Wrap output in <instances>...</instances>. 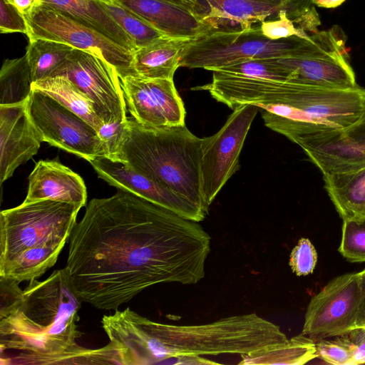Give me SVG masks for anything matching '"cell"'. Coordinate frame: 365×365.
<instances>
[{"instance_id":"cell-1","label":"cell","mask_w":365,"mask_h":365,"mask_svg":"<svg viewBox=\"0 0 365 365\" xmlns=\"http://www.w3.org/2000/svg\"><path fill=\"white\" fill-rule=\"evenodd\" d=\"M210 242L199 222L118 190L88 203L69 237L65 269L82 302L115 310L153 285L198 283Z\"/></svg>"},{"instance_id":"cell-2","label":"cell","mask_w":365,"mask_h":365,"mask_svg":"<svg viewBox=\"0 0 365 365\" xmlns=\"http://www.w3.org/2000/svg\"><path fill=\"white\" fill-rule=\"evenodd\" d=\"M205 89L233 110L259 106L265 125L297 144L344 129L365 110V88L360 86L339 90L214 72Z\"/></svg>"},{"instance_id":"cell-3","label":"cell","mask_w":365,"mask_h":365,"mask_svg":"<svg viewBox=\"0 0 365 365\" xmlns=\"http://www.w3.org/2000/svg\"><path fill=\"white\" fill-rule=\"evenodd\" d=\"M81 302L65 267L30 281L21 303L0 319L1 352H17L1 364H91L93 349L78 344Z\"/></svg>"},{"instance_id":"cell-4","label":"cell","mask_w":365,"mask_h":365,"mask_svg":"<svg viewBox=\"0 0 365 365\" xmlns=\"http://www.w3.org/2000/svg\"><path fill=\"white\" fill-rule=\"evenodd\" d=\"M123 339L138 365L162 364L178 356L250 354L288 339L278 325L255 313L192 325L156 322L135 313Z\"/></svg>"},{"instance_id":"cell-5","label":"cell","mask_w":365,"mask_h":365,"mask_svg":"<svg viewBox=\"0 0 365 365\" xmlns=\"http://www.w3.org/2000/svg\"><path fill=\"white\" fill-rule=\"evenodd\" d=\"M202 138L186 125L150 128L128 118L112 160L144 175L208 214L201 189Z\"/></svg>"},{"instance_id":"cell-6","label":"cell","mask_w":365,"mask_h":365,"mask_svg":"<svg viewBox=\"0 0 365 365\" xmlns=\"http://www.w3.org/2000/svg\"><path fill=\"white\" fill-rule=\"evenodd\" d=\"M309 38L270 39L262 34L260 25L245 31L206 33L190 39L180 67L212 71L242 60L292 58L305 51Z\"/></svg>"},{"instance_id":"cell-7","label":"cell","mask_w":365,"mask_h":365,"mask_svg":"<svg viewBox=\"0 0 365 365\" xmlns=\"http://www.w3.org/2000/svg\"><path fill=\"white\" fill-rule=\"evenodd\" d=\"M81 207L43 200L22 202L0 213V264L36 246L66 244Z\"/></svg>"},{"instance_id":"cell-8","label":"cell","mask_w":365,"mask_h":365,"mask_svg":"<svg viewBox=\"0 0 365 365\" xmlns=\"http://www.w3.org/2000/svg\"><path fill=\"white\" fill-rule=\"evenodd\" d=\"M346 36L334 25L310 35L304 52L292 58H278L290 72L288 81L339 90L359 87L349 61Z\"/></svg>"},{"instance_id":"cell-9","label":"cell","mask_w":365,"mask_h":365,"mask_svg":"<svg viewBox=\"0 0 365 365\" xmlns=\"http://www.w3.org/2000/svg\"><path fill=\"white\" fill-rule=\"evenodd\" d=\"M24 16L29 41L43 38L63 43L104 59L119 77L130 74L133 53L96 30L43 4H35Z\"/></svg>"},{"instance_id":"cell-10","label":"cell","mask_w":365,"mask_h":365,"mask_svg":"<svg viewBox=\"0 0 365 365\" xmlns=\"http://www.w3.org/2000/svg\"><path fill=\"white\" fill-rule=\"evenodd\" d=\"M26 106L43 142L87 161L106 157L105 145L98 131L55 98L32 89Z\"/></svg>"},{"instance_id":"cell-11","label":"cell","mask_w":365,"mask_h":365,"mask_svg":"<svg viewBox=\"0 0 365 365\" xmlns=\"http://www.w3.org/2000/svg\"><path fill=\"white\" fill-rule=\"evenodd\" d=\"M260 107L245 104L234 109L223 126L202 138L200 158L201 189L210 206L227 180L239 169L244 142Z\"/></svg>"},{"instance_id":"cell-12","label":"cell","mask_w":365,"mask_h":365,"mask_svg":"<svg viewBox=\"0 0 365 365\" xmlns=\"http://www.w3.org/2000/svg\"><path fill=\"white\" fill-rule=\"evenodd\" d=\"M53 76L67 78L86 95L104 124L128 120L119 75L112 65L101 57L73 48L50 77Z\"/></svg>"},{"instance_id":"cell-13","label":"cell","mask_w":365,"mask_h":365,"mask_svg":"<svg viewBox=\"0 0 365 365\" xmlns=\"http://www.w3.org/2000/svg\"><path fill=\"white\" fill-rule=\"evenodd\" d=\"M360 297L359 272L333 279L311 299L302 334L317 342L349 332L355 328Z\"/></svg>"},{"instance_id":"cell-14","label":"cell","mask_w":365,"mask_h":365,"mask_svg":"<svg viewBox=\"0 0 365 365\" xmlns=\"http://www.w3.org/2000/svg\"><path fill=\"white\" fill-rule=\"evenodd\" d=\"M119 78L127 109L137 123L159 128L185 125V106L173 79Z\"/></svg>"},{"instance_id":"cell-15","label":"cell","mask_w":365,"mask_h":365,"mask_svg":"<svg viewBox=\"0 0 365 365\" xmlns=\"http://www.w3.org/2000/svg\"><path fill=\"white\" fill-rule=\"evenodd\" d=\"M213 31H245L287 12L298 26L317 10L311 0H206Z\"/></svg>"},{"instance_id":"cell-16","label":"cell","mask_w":365,"mask_h":365,"mask_svg":"<svg viewBox=\"0 0 365 365\" xmlns=\"http://www.w3.org/2000/svg\"><path fill=\"white\" fill-rule=\"evenodd\" d=\"M297 145L323 175L365 168V110L344 129L304 140Z\"/></svg>"},{"instance_id":"cell-17","label":"cell","mask_w":365,"mask_h":365,"mask_svg":"<svg viewBox=\"0 0 365 365\" xmlns=\"http://www.w3.org/2000/svg\"><path fill=\"white\" fill-rule=\"evenodd\" d=\"M98 178L108 185L136 194L158 204L180 216L197 222L207 214L187 200L161 186L123 163L106 157L88 161Z\"/></svg>"},{"instance_id":"cell-18","label":"cell","mask_w":365,"mask_h":365,"mask_svg":"<svg viewBox=\"0 0 365 365\" xmlns=\"http://www.w3.org/2000/svg\"><path fill=\"white\" fill-rule=\"evenodd\" d=\"M42 142L29 118L26 103L0 105L1 184L38 153Z\"/></svg>"},{"instance_id":"cell-19","label":"cell","mask_w":365,"mask_h":365,"mask_svg":"<svg viewBox=\"0 0 365 365\" xmlns=\"http://www.w3.org/2000/svg\"><path fill=\"white\" fill-rule=\"evenodd\" d=\"M52 200L86 205L87 189L83 178L58 159L38 161L29 176L24 202Z\"/></svg>"},{"instance_id":"cell-20","label":"cell","mask_w":365,"mask_h":365,"mask_svg":"<svg viewBox=\"0 0 365 365\" xmlns=\"http://www.w3.org/2000/svg\"><path fill=\"white\" fill-rule=\"evenodd\" d=\"M148 21L163 35L194 38L210 29L186 8L164 0H112Z\"/></svg>"},{"instance_id":"cell-21","label":"cell","mask_w":365,"mask_h":365,"mask_svg":"<svg viewBox=\"0 0 365 365\" xmlns=\"http://www.w3.org/2000/svg\"><path fill=\"white\" fill-rule=\"evenodd\" d=\"M191 38L160 36L133 53L130 75L145 79H173Z\"/></svg>"},{"instance_id":"cell-22","label":"cell","mask_w":365,"mask_h":365,"mask_svg":"<svg viewBox=\"0 0 365 365\" xmlns=\"http://www.w3.org/2000/svg\"><path fill=\"white\" fill-rule=\"evenodd\" d=\"M36 3L58 9L78 22L101 33L132 53L136 50L130 37L98 0H36Z\"/></svg>"},{"instance_id":"cell-23","label":"cell","mask_w":365,"mask_h":365,"mask_svg":"<svg viewBox=\"0 0 365 365\" xmlns=\"http://www.w3.org/2000/svg\"><path fill=\"white\" fill-rule=\"evenodd\" d=\"M323 178L324 187L342 220L365 217V168L325 174Z\"/></svg>"},{"instance_id":"cell-24","label":"cell","mask_w":365,"mask_h":365,"mask_svg":"<svg viewBox=\"0 0 365 365\" xmlns=\"http://www.w3.org/2000/svg\"><path fill=\"white\" fill-rule=\"evenodd\" d=\"M64 246L56 244L29 248L0 264V277L19 283L36 279L56 264Z\"/></svg>"},{"instance_id":"cell-25","label":"cell","mask_w":365,"mask_h":365,"mask_svg":"<svg viewBox=\"0 0 365 365\" xmlns=\"http://www.w3.org/2000/svg\"><path fill=\"white\" fill-rule=\"evenodd\" d=\"M239 364L302 365L318 357L316 342L302 334L250 354L240 355Z\"/></svg>"},{"instance_id":"cell-26","label":"cell","mask_w":365,"mask_h":365,"mask_svg":"<svg viewBox=\"0 0 365 365\" xmlns=\"http://www.w3.org/2000/svg\"><path fill=\"white\" fill-rule=\"evenodd\" d=\"M32 89L48 94L86 120L97 131L104 124L94 110V106L69 79L63 76L48 77L32 83Z\"/></svg>"},{"instance_id":"cell-27","label":"cell","mask_w":365,"mask_h":365,"mask_svg":"<svg viewBox=\"0 0 365 365\" xmlns=\"http://www.w3.org/2000/svg\"><path fill=\"white\" fill-rule=\"evenodd\" d=\"M32 83L26 55L5 60L0 71V105L26 103L32 92Z\"/></svg>"},{"instance_id":"cell-28","label":"cell","mask_w":365,"mask_h":365,"mask_svg":"<svg viewBox=\"0 0 365 365\" xmlns=\"http://www.w3.org/2000/svg\"><path fill=\"white\" fill-rule=\"evenodd\" d=\"M74 48L58 41L36 38L26 48L33 83L45 79L66 61Z\"/></svg>"},{"instance_id":"cell-29","label":"cell","mask_w":365,"mask_h":365,"mask_svg":"<svg viewBox=\"0 0 365 365\" xmlns=\"http://www.w3.org/2000/svg\"><path fill=\"white\" fill-rule=\"evenodd\" d=\"M212 71L247 78L279 81H288L291 79L289 71L279 61L278 58L242 60Z\"/></svg>"},{"instance_id":"cell-30","label":"cell","mask_w":365,"mask_h":365,"mask_svg":"<svg viewBox=\"0 0 365 365\" xmlns=\"http://www.w3.org/2000/svg\"><path fill=\"white\" fill-rule=\"evenodd\" d=\"M98 1L130 37L136 49L165 36L148 21L112 0Z\"/></svg>"},{"instance_id":"cell-31","label":"cell","mask_w":365,"mask_h":365,"mask_svg":"<svg viewBox=\"0 0 365 365\" xmlns=\"http://www.w3.org/2000/svg\"><path fill=\"white\" fill-rule=\"evenodd\" d=\"M339 252L349 262H365V217L343 220Z\"/></svg>"},{"instance_id":"cell-32","label":"cell","mask_w":365,"mask_h":365,"mask_svg":"<svg viewBox=\"0 0 365 365\" xmlns=\"http://www.w3.org/2000/svg\"><path fill=\"white\" fill-rule=\"evenodd\" d=\"M318 357L334 365H354V348L344 334L334 339H321L316 342Z\"/></svg>"},{"instance_id":"cell-33","label":"cell","mask_w":365,"mask_h":365,"mask_svg":"<svg viewBox=\"0 0 365 365\" xmlns=\"http://www.w3.org/2000/svg\"><path fill=\"white\" fill-rule=\"evenodd\" d=\"M317 262V253L308 238L302 237L292 250L289 265L297 276L312 274Z\"/></svg>"},{"instance_id":"cell-34","label":"cell","mask_w":365,"mask_h":365,"mask_svg":"<svg viewBox=\"0 0 365 365\" xmlns=\"http://www.w3.org/2000/svg\"><path fill=\"white\" fill-rule=\"evenodd\" d=\"M262 34L273 40L286 38L291 36L308 38L310 35L297 27L289 14L282 12L276 19L267 20L260 24Z\"/></svg>"},{"instance_id":"cell-35","label":"cell","mask_w":365,"mask_h":365,"mask_svg":"<svg viewBox=\"0 0 365 365\" xmlns=\"http://www.w3.org/2000/svg\"><path fill=\"white\" fill-rule=\"evenodd\" d=\"M28 25L24 14L8 0H0V32H19L27 36Z\"/></svg>"},{"instance_id":"cell-36","label":"cell","mask_w":365,"mask_h":365,"mask_svg":"<svg viewBox=\"0 0 365 365\" xmlns=\"http://www.w3.org/2000/svg\"><path fill=\"white\" fill-rule=\"evenodd\" d=\"M19 282L0 277V319L8 316L21 303L24 298V290Z\"/></svg>"},{"instance_id":"cell-37","label":"cell","mask_w":365,"mask_h":365,"mask_svg":"<svg viewBox=\"0 0 365 365\" xmlns=\"http://www.w3.org/2000/svg\"><path fill=\"white\" fill-rule=\"evenodd\" d=\"M126 121L112 124H103L98 131V135L105 145L106 152V158L110 160L114 158L123 136Z\"/></svg>"},{"instance_id":"cell-38","label":"cell","mask_w":365,"mask_h":365,"mask_svg":"<svg viewBox=\"0 0 365 365\" xmlns=\"http://www.w3.org/2000/svg\"><path fill=\"white\" fill-rule=\"evenodd\" d=\"M183 6L201 20L210 30L212 29L210 21V9L206 0H164Z\"/></svg>"},{"instance_id":"cell-39","label":"cell","mask_w":365,"mask_h":365,"mask_svg":"<svg viewBox=\"0 0 365 365\" xmlns=\"http://www.w3.org/2000/svg\"><path fill=\"white\" fill-rule=\"evenodd\" d=\"M344 335L354 348V365L365 364V328H354Z\"/></svg>"},{"instance_id":"cell-40","label":"cell","mask_w":365,"mask_h":365,"mask_svg":"<svg viewBox=\"0 0 365 365\" xmlns=\"http://www.w3.org/2000/svg\"><path fill=\"white\" fill-rule=\"evenodd\" d=\"M162 364L205 365L219 364L202 356H178L165 359Z\"/></svg>"},{"instance_id":"cell-41","label":"cell","mask_w":365,"mask_h":365,"mask_svg":"<svg viewBox=\"0 0 365 365\" xmlns=\"http://www.w3.org/2000/svg\"><path fill=\"white\" fill-rule=\"evenodd\" d=\"M359 273L361 297L355 328H365V269Z\"/></svg>"},{"instance_id":"cell-42","label":"cell","mask_w":365,"mask_h":365,"mask_svg":"<svg viewBox=\"0 0 365 365\" xmlns=\"http://www.w3.org/2000/svg\"><path fill=\"white\" fill-rule=\"evenodd\" d=\"M10 2L14 4L24 14L34 7L36 0H11Z\"/></svg>"},{"instance_id":"cell-43","label":"cell","mask_w":365,"mask_h":365,"mask_svg":"<svg viewBox=\"0 0 365 365\" xmlns=\"http://www.w3.org/2000/svg\"><path fill=\"white\" fill-rule=\"evenodd\" d=\"M346 0H311L314 6L322 8H336L342 4Z\"/></svg>"},{"instance_id":"cell-44","label":"cell","mask_w":365,"mask_h":365,"mask_svg":"<svg viewBox=\"0 0 365 365\" xmlns=\"http://www.w3.org/2000/svg\"><path fill=\"white\" fill-rule=\"evenodd\" d=\"M99 1H105V0H99Z\"/></svg>"},{"instance_id":"cell-45","label":"cell","mask_w":365,"mask_h":365,"mask_svg":"<svg viewBox=\"0 0 365 365\" xmlns=\"http://www.w3.org/2000/svg\"><path fill=\"white\" fill-rule=\"evenodd\" d=\"M9 1H10L11 0H8Z\"/></svg>"}]
</instances>
